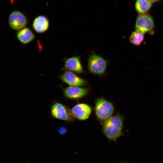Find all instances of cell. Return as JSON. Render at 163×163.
<instances>
[{
    "mask_svg": "<svg viewBox=\"0 0 163 163\" xmlns=\"http://www.w3.org/2000/svg\"><path fill=\"white\" fill-rule=\"evenodd\" d=\"M124 119L119 114L111 117L103 122V130L109 140L115 141L123 135Z\"/></svg>",
    "mask_w": 163,
    "mask_h": 163,
    "instance_id": "obj_1",
    "label": "cell"
},
{
    "mask_svg": "<svg viewBox=\"0 0 163 163\" xmlns=\"http://www.w3.org/2000/svg\"><path fill=\"white\" fill-rule=\"evenodd\" d=\"M88 66L90 72L100 76L106 72L108 61L93 51L88 59Z\"/></svg>",
    "mask_w": 163,
    "mask_h": 163,
    "instance_id": "obj_2",
    "label": "cell"
},
{
    "mask_svg": "<svg viewBox=\"0 0 163 163\" xmlns=\"http://www.w3.org/2000/svg\"><path fill=\"white\" fill-rule=\"evenodd\" d=\"M95 111L98 119L104 122L112 116L114 108L110 102L103 97H100L95 102Z\"/></svg>",
    "mask_w": 163,
    "mask_h": 163,
    "instance_id": "obj_3",
    "label": "cell"
},
{
    "mask_svg": "<svg viewBox=\"0 0 163 163\" xmlns=\"http://www.w3.org/2000/svg\"><path fill=\"white\" fill-rule=\"evenodd\" d=\"M154 27V22L153 17L146 13L139 14L136 18L135 29L144 34L151 32Z\"/></svg>",
    "mask_w": 163,
    "mask_h": 163,
    "instance_id": "obj_4",
    "label": "cell"
},
{
    "mask_svg": "<svg viewBox=\"0 0 163 163\" xmlns=\"http://www.w3.org/2000/svg\"><path fill=\"white\" fill-rule=\"evenodd\" d=\"M51 112L53 117L58 119L70 121L73 120L74 118L71 110L60 103L53 104Z\"/></svg>",
    "mask_w": 163,
    "mask_h": 163,
    "instance_id": "obj_5",
    "label": "cell"
},
{
    "mask_svg": "<svg viewBox=\"0 0 163 163\" xmlns=\"http://www.w3.org/2000/svg\"><path fill=\"white\" fill-rule=\"evenodd\" d=\"M9 24L12 29L18 30L24 27L27 23V18L21 12L15 11L10 14L9 17Z\"/></svg>",
    "mask_w": 163,
    "mask_h": 163,
    "instance_id": "obj_6",
    "label": "cell"
},
{
    "mask_svg": "<svg viewBox=\"0 0 163 163\" xmlns=\"http://www.w3.org/2000/svg\"><path fill=\"white\" fill-rule=\"evenodd\" d=\"M62 80L70 86H80L86 85L88 82L72 71H66L60 76Z\"/></svg>",
    "mask_w": 163,
    "mask_h": 163,
    "instance_id": "obj_7",
    "label": "cell"
},
{
    "mask_svg": "<svg viewBox=\"0 0 163 163\" xmlns=\"http://www.w3.org/2000/svg\"><path fill=\"white\" fill-rule=\"evenodd\" d=\"M71 111L74 117L79 120H83L89 117L91 112V108L87 104L80 103L73 107Z\"/></svg>",
    "mask_w": 163,
    "mask_h": 163,
    "instance_id": "obj_8",
    "label": "cell"
},
{
    "mask_svg": "<svg viewBox=\"0 0 163 163\" xmlns=\"http://www.w3.org/2000/svg\"><path fill=\"white\" fill-rule=\"evenodd\" d=\"M63 90L64 96L66 97L78 99L86 96L89 92V88L70 86L63 88Z\"/></svg>",
    "mask_w": 163,
    "mask_h": 163,
    "instance_id": "obj_9",
    "label": "cell"
},
{
    "mask_svg": "<svg viewBox=\"0 0 163 163\" xmlns=\"http://www.w3.org/2000/svg\"><path fill=\"white\" fill-rule=\"evenodd\" d=\"M64 69L78 74L84 73L80 56H74L67 58L65 61Z\"/></svg>",
    "mask_w": 163,
    "mask_h": 163,
    "instance_id": "obj_10",
    "label": "cell"
},
{
    "mask_svg": "<svg viewBox=\"0 0 163 163\" xmlns=\"http://www.w3.org/2000/svg\"><path fill=\"white\" fill-rule=\"evenodd\" d=\"M48 19L43 16H39L36 18L33 21V26L37 33H41L46 31L49 27Z\"/></svg>",
    "mask_w": 163,
    "mask_h": 163,
    "instance_id": "obj_11",
    "label": "cell"
},
{
    "mask_svg": "<svg viewBox=\"0 0 163 163\" xmlns=\"http://www.w3.org/2000/svg\"><path fill=\"white\" fill-rule=\"evenodd\" d=\"M17 37L21 43L23 44H26L33 40L35 36L30 29L24 28L18 32Z\"/></svg>",
    "mask_w": 163,
    "mask_h": 163,
    "instance_id": "obj_12",
    "label": "cell"
},
{
    "mask_svg": "<svg viewBox=\"0 0 163 163\" xmlns=\"http://www.w3.org/2000/svg\"><path fill=\"white\" fill-rule=\"evenodd\" d=\"M152 4L147 0H137L135 4V8L139 14H145L149 10Z\"/></svg>",
    "mask_w": 163,
    "mask_h": 163,
    "instance_id": "obj_13",
    "label": "cell"
},
{
    "mask_svg": "<svg viewBox=\"0 0 163 163\" xmlns=\"http://www.w3.org/2000/svg\"><path fill=\"white\" fill-rule=\"evenodd\" d=\"M144 34L142 32L136 30L132 33L129 37L130 42L135 46L140 45L144 40Z\"/></svg>",
    "mask_w": 163,
    "mask_h": 163,
    "instance_id": "obj_14",
    "label": "cell"
},
{
    "mask_svg": "<svg viewBox=\"0 0 163 163\" xmlns=\"http://www.w3.org/2000/svg\"><path fill=\"white\" fill-rule=\"evenodd\" d=\"M66 129L64 127H61L59 128L58 130V133L61 135L65 134L66 133Z\"/></svg>",
    "mask_w": 163,
    "mask_h": 163,
    "instance_id": "obj_15",
    "label": "cell"
},
{
    "mask_svg": "<svg viewBox=\"0 0 163 163\" xmlns=\"http://www.w3.org/2000/svg\"><path fill=\"white\" fill-rule=\"evenodd\" d=\"M152 4L158 2L160 0H147Z\"/></svg>",
    "mask_w": 163,
    "mask_h": 163,
    "instance_id": "obj_16",
    "label": "cell"
}]
</instances>
